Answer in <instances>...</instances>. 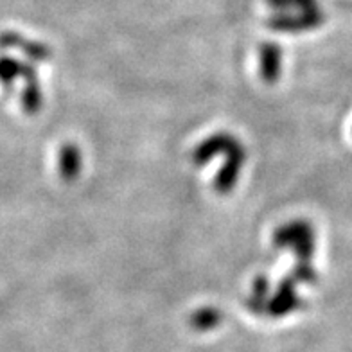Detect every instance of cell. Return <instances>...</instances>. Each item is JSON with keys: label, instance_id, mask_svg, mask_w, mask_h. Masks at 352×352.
<instances>
[{"label": "cell", "instance_id": "1", "mask_svg": "<svg viewBox=\"0 0 352 352\" xmlns=\"http://www.w3.org/2000/svg\"><path fill=\"white\" fill-rule=\"evenodd\" d=\"M274 6H300L313 10L315 8V0H270Z\"/></svg>", "mask_w": 352, "mask_h": 352}]
</instances>
